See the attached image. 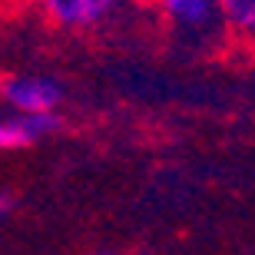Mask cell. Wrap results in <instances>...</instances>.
<instances>
[{
	"label": "cell",
	"instance_id": "cell-6",
	"mask_svg": "<svg viewBox=\"0 0 255 255\" xmlns=\"http://www.w3.org/2000/svg\"><path fill=\"white\" fill-rule=\"evenodd\" d=\"M13 209H17V196L10 189H0V219H7Z\"/></svg>",
	"mask_w": 255,
	"mask_h": 255
},
{
	"label": "cell",
	"instance_id": "cell-1",
	"mask_svg": "<svg viewBox=\"0 0 255 255\" xmlns=\"http://www.w3.org/2000/svg\"><path fill=\"white\" fill-rule=\"evenodd\" d=\"M159 10L162 23L176 33V37L199 43L219 33L222 27V13H219V0H152Z\"/></svg>",
	"mask_w": 255,
	"mask_h": 255
},
{
	"label": "cell",
	"instance_id": "cell-8",
	"mask_svg": "<svg viewBox=\"0 0 255 255\" xmlns=\"http://www.w3.org/2000/svg\"><path fill=\"white\" fill-rule=\"evenodd\" d=\"M149 3H152V0H149Z\"/></svg>",
	"mask_w": 255,
	"mask_h": 255
},
{
	"label": "cell",
	"instance_id": "cell-3",
	"mask_svg": "<svg viewBox=\"0 0 255 255\" xmlns=\"http://www.w3.org/2000/svg\"><path fill=\"white\" fill-rule=\"evenodd\" d=\"M0 96L13 113H57L63 103V86L53 76L7 73L0 80Z\"/></svg>",
	"mask_w": 255,
	"mask_h": 255
},
{
	"label": "cell",
	"instance_id": "cell-2",
	"mask_svg": "<svg viewBox=\"0 0 255 255\" xmlns=\"http://www.w3.org/2000/svg\"><path fill=\"white\" fill-rule=\"evenodd\" d=\"M50 27L66 33H90L120 13L126 0H37Z\"/></svg>",
	"mask_w": 255,
	"mask_h": 255
},
{
	"label": "cell",
	"instance_id": "cell-5",
	"mask_svg": "<svg viewBox=\"0 0 255 255\" xmlns=\"http://www.w3.org/2000/svg\"><path fill=\"white\" fill-rule=\"evenodd\" d=\"M222 27L242 43H255V0H219Z\"/></svg>",
	"mask_w": 255,
	"mask_h": 255
},
{
	"label": "cell",
	"instance_id": "cell-7",
	"mask_svg": "<svg viewBox=\"0 0 255 255\" xmlns=\"http://www.w3.org/2000/svg\"><path fill=\"white\" fill-rule=\"evenodd\" d=\"M100 255H116V252H100Z\"/></svg>",
	"mask_w": 255,
	"mask_h": 255
},
{
	"label": "cell",
	"instance_id": "cell-4",
	"mask_svg": "<svg viewBox=\"0 0 255 255\" xmlns=\"http://www.w3.org/2000/svg\"><path fill=\"white\" fill-rule=\"evenodd\" d=\"M60 113H13L0 116V149H23L60 132Z\"/></svg>",
	"mask_w": 255,
	"mask_h": 255
}]
</instances>
